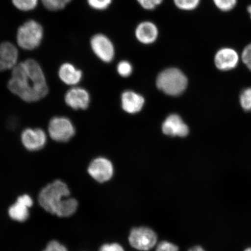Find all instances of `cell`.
I'll return each instance as SVG.
<instances>
[{"instance_id":"1","label":"cell","mask_w":251,"mask_h":251,"mask_svg":"<svg viewBox=\"0 0 251 251\" xmlns=\"http://www.w3.org/2000/svg\"><path fill=\"white\" fill-rule=\"evenodd\" d=\"M12 70L8 88L15 95L27 102L38 101L47 95L49 87L45 75L36 61L26 59Z\"/></svg>"},{"instance_id":"2","label":"cell","mask_w":251,"mask_h":251,"mask_svg":"<svg viewBox=\"0 0 251 251\" xmlns=\"http://www.w3.org/2000/svg\"><path fill=\"white\" fill-rule=\"evenodd\" d=\"M70 191L64 182L55 180L41 191L39 201L46 211L59 217H68L76 212L78 203L76 200L68 198Z\"/></svg>"},{"instance_id":"3","label":"cell","mask_w":251,"mask_h":251,"mask_svg":"<svg viewBox=\"0 0 251 251\" xmlns=\"http://www.w3.org/2000/svg\"><path fill=\"white\" fill-rule=\"evenodd\" d=\"M188 80L184 74L177 68L166 69L158 75L156 86L168 95L177 96L186 90Z\"/></svg>"},{"instance_id":"4","label":"cell","mask_w":251,"mask_h":251,"mask_svg":"<svg viewBox=\"0 0 251 251\" xmlns=\"http://www.w3.org/2000/svg\"><path fill=\"white\" fill-rule=\"evenodd\" d=\"M43 37L42 25L34 20H29L19 27L17 40L19 46L25 50H33L38 47Z\"/></svg>"},{"instance_id":"5","label":"cell","mask_w":251,"mask_h":251,"mask_svg":"<svg viewBox=\"0 0 251 251\" xmlns=\"http://www.w3.org/2000/svg\"><path fill=\"white\" fill-rule=\"evenodd\" d=\"M75 127L70 119L65 117H55L49 124V133L53 140L59 143L70 141L75 134Z\"/></svg>"},{"instance_id":"6","label":"cell","mask_w":251,"mask_h":251,"mask_svg":"<svg viewBox=\"0 0 251 251\" xmlns=\"http://www.w3.org/2000/svg\"><path fill=\"white\" fill-rule=\"evenodd\" d=\"M128 241L134 249L148 251L157 243V235L152 229L146 227L134 228L131 230Z\"/></svg>"},{"instance_id":"7","label":"cell","mask_w":251,"mask_h":251,"mask_svg":"<svg viewBox=\"0 0 251 251\" xmlns=\"http://www.w3.org/2000/svg\"><path fill=\"white\" fill-rule=\"evenodd\" d=\"M241 55L233 47H224L215 53L214 64L220 71L228 72L236 69L240 64Z\"/></svg>"},{"instance_id":"8","label":"cell","mask_w":251,"mask_h":251,"mask_svg":"<svg viewBox=\"0 0 251 251\" xmlns=\"http://www.w3.org/2000/svg\"><path fill=\"white\" fill-rule=\"evenodd\" d=\"M90 45L94 54L102 61L108 63L114 59V46L108 37L97 34L91 39Z\"/></svg>"},{"instance_id":"9","label":"cell","mask_w":251,"mask_h":251,"mask_svg":"<svg viewBox=\"0 0 251 251\" xmlns=\"http://www.w3.org/2000/svg\"><path fill=\"white\" fill-rule=\"evenodd\" d=\"M45 131L39 128H27L21 134V141L25 148L30 151L42 150L47 143Z\"/></svg>"},{"instance_id":"10","label":"cell","mask_w":251,"mask_h":251,"mask_svg":"<svg viewBox=\"0 0 251 251\" xmlns=\"http://www.w3.org/2000/svg\"><path fill=\"white\" fill-rule=\"evenodd\" d=\"M88 172L94 180L103 183L111 179L114 174V168L109 160L101 157L91 162Z\"/></svg>"},{"instance_id":"11","label":"cell","mask_w":251,"mask_h":251,"mask_svg":"<svg viewBox=\"0 0 251 251\" xmlns=\"http://www.w3.org/2000/svg\"><path fill=\"white\" fill-rule=\"evenodd\" d=\"M65 101L73 109H86L89 107L90 97L86 90L83 88L75 87L69 90L66 93Z\"/></svg>"},{"instance_id":"12","label":"cell","mask_w":251,"mask_h":251,"mask_svg":"<svg viewBox=\"0 0 251 251\" xmlns=\"http://www.w3.org/2000/svg\"><path fill=\"white\" fill-rule=\"evenodd\" d=\"M18 51L10 42L0 45V72L11 70L18 64Z\"/></svg>"},{"instance_id":"13","label":"cell","mask_w":251,"mask_h":251,"mask_svg":"<svg viewBox=\"0 0 251 251\" xmlns=\"http://www.w3.org/2000/svg\"><path fill=\"white\" fill-rule=\"evenodd\" d=\"M162 131L168 136L183 137L187 136L189 128L179 116L173 114L169 116L163 124Z\"/></svg>"},{"instance_id":"14","label":"cell","mask_w":251,"mask_h":251,"mask_svg":"<svg viewBox=\"0 0 251 251\" xmlns=\"http://www.w3.org/2000/svg\"><path fill=\"white\" fill-rule=\"evenodd\" d=\"M159 31L155 24L150 21L141 23L135 30L136 39L143 45H151L158 38Z\"/></svg>"},{"instance_id":"15","label":"cell","mask_w":251,"mask_h":251,"mask_svg":"<svg viewBox=\"0 0 251 251\" xmlns=\"http://www.w3.org/2000/svg\"><path fill=\"white\" fill-rule=\"evenodd\" d=\"M32 205L33 201L29 196H22L18 198L17 202L9 208V215L15 221L24 222L29 217V208Z\"/></svg>"},{"instance_id":"16","label":"cell","mask_w":251,"mask_h":251,"mask_svg":"<svg viewBox=\"0 0 251 251\" xmlns=\"http://www.w3.org/2000/svg\"><path fill=\"white\" fill-rule=\"evenodd\" d=\"M58 76L63 83L69 86L76 85L82 78V72L70 63L62 64L58 71Z\"/></svg>"},{"instance_id":"17","label":"cell","mask_w":251,"mask_h":251,"mask_svg":"<svg viewBox=\"0 0 251 251\" xmlns=\"http://www.w3.org/2000/svg\"><path fill=\"white\" fill-rule=\"evenodd\" d=\"M122 108L130 114L139 112L143 108L144 99L142 96L133 92H126L122 96Z\"/></svg>"},{"instance_id":"18","label":"cell","mask_w":251,"mask_h":251,"mask_svg":"<svg viewBox=\"0 0 251 251\" xmlns=\"http://www.w3.org/2000/svg\"><path fill=\"white\" fill-rule=\"evenodd\" d=\"M239 103L243 111L251 112V86L245 88L240 94Z\"/></svg>"},{"instance_id":"19","label":"cell","mask_w":251,"mask_h":251,"mask_svg":"<svg viewBox=\"0 0 251 251\" xmlns=\"http://www.w3.org/2000/svg\"><path fill=\"white\" fill-rule=\"evenodd\" d=\"M213 4L222 12H230L236 7L238 0H212Z\"/></svg>"},{"instance_id":"20","label":"cell","mask_w":251,"mask_h":251,"mask_svg":"<svg viewBox=\"0 0 251 251\" xmlns=\"http://www.w3.org/2000/svg\"><path fill=\"white\" fill-rule=\"evenodd\" d=\"M39 0H12L16 8L23 11L33 10L37 7Z\"/></svg>"},{"instance_id":"21","label":"cell","mask_w":251,"mask_h":251,"mask_svg":"<svg viewBox=\"0 0 251 251\" xmlns=\"http://www.w3.org/2000/svg\"><path fill=\"white\" fill-rule=\"evenodd\" d=\"M45 7L50 11H58L64 8L72 0H41Z\"/></svg>"},{"instance_id":"22","label":"cell","mask_w":251,"mask_h":251,"mask_svg":"<svg viewBox=\"0 0 251 251\" xmlns=\"http://www.w3.org/2000/svg\"><path fill=\"white\" fill-rule=\"evenodd\" d=\"M201 0H174L176 7L184 11H192L196 9L200 4Z\"/></svg>"},{"instance_id":"23","label":"cell","mask_w":251,"mask_h":251,"mask_svg":"<svg viewBox=\"0 0 251 251\" xmlns=\"http://www.w3.org/2000/svg\"><path fill=\"white\" fill-rule=\"evenodd\" d=\"M112 2V0H87L88 4L90 7L99 11L107 9Z\"/></svg>"},{"instance_id":"24","label":"cell","mask_w":251,"mask_h":251,"mask_svg":"<svg viewBox=\"0 0 251 251\" xmlns=\"http://www.w3.org/2000/svg\"><path fill=\"white\" fill-rule=\"evenodd\" d=\"M241 60L248 70L251 72V42L243 49L241 54Z\"/></svg>"},{"instance_id":"25","label":"cell","mask_w":251,"mask_h":251,"mask_svg":"<svg viewBox=\"0 0 251 251\" xmlns=\"http://www.w3.org/2000/svg\"><path fill=\"white\" fill-rule=\"evenodd\" d=\"M118 74L122 77H127L132 73L133 68L130 63L122 61L119 63L117 67Z\"/></svg>"},{"instance_id":"26","label":"cell","mask_w":251,"mask_h":251,"mask_svg":"<svg viewBox=\"0 0 251 251\" xmlns=\"http://www.w3.org/2000/svg\"><path fill=\"white\" fill-rule=\"evenodd\" d=\"M156 251H178V248L168 241H162L157 246Z\"/></svg>"},{"instance_id":"27","label":"cell","mask_w":251,"mask_h":251,"mask_svg":"<svg viewBox=\"0 0 251 251\" xmlns=\"http://www.w3.org/2000/svg\"><path fill=\"white\" fill-rule=\"evenodd\" d=\"M43 251H67L66 248L57 241H51Z\"/></svg>"},{"instance_id":"28","label":"cell","mask_w":251,"mask_h":251,"mask_svg":"<svg viewBox=\"0 0 251 251\" xmlns=\"http://www.w3.org/2000/svg\"><path fill=\"white\" fill-rule=\"evenodd\" d=\"M137 1L147 10H152L157 7L155 0H137Z\"/></svg>"},{"instance_id":"29","label":"cell","mask_w":251,"mask_h":251,"mask_svg":"<svg viewBox=\"0 0 251 251\" xmlns=\"http://www.w3.org/2000/svg\"><path fill=\"white\" fill-rule=\"evenodd\" d=\"M99 251H125L124 248L117 243L103 245Z\"/></svg>"},{"instance_id":"30","label":"cell","mask_w":251,"mask_h":251,"mask_svg":"<svg viewBox=\"0 0 251 251\" xmlns=\"http://www.w3.org/2000/svg\"><path fill=\"white\" fill-rule=\"evenodd\" d=\"M188 251H206L205 250L203 249L202 247L200 246H196L192 248V249H191Z\"/></svg>"},{"instance_id":"31","label":"cell","mask_w":251,"mask_h":251,"mask_svg":"<svg viewBox=\"0 0 251 251\" xmlns=\"http://www.w3.org/2000/svg\"><path fill=\"white\" fill-rule=\"evenodd\" d=\"M247 12L248 13H249L251 20V4H250L249 7H247Z\"/></svg>"},{"instance_id":"32","label":"cell","mask_w":251,"mask_h":251,"mask_svg":"<svg viewBox=\"0 0 251 251\" xmlns=\"http://www.w3.org/2000/svg\"><path fill=\"white\" fill-rule=\"evenodd\" d=\"M164 0H155L156 4L157 6L161 5Z\"/></svg>"},{"instance_id":"33","label":"cell","mask_w":251,"mask_h":251,"mask_svg":"<svg viewBox=\"0 0 251 251\" xmlns=\"http://www.w3.org/2000/svg\"><path fill=\"white\" fill-rule=\"evenodd\" d=\"M244 251H251V247H250V248H248V249H247L246 250H245Z\"/></svg>"}]
</instances>
